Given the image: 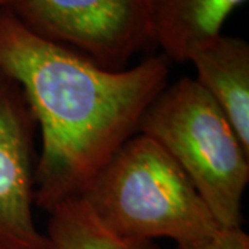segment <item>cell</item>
I'll list each match as a JSON object with an SVG mask.
<instances>
[{
	"mask_svg": "<svg viewBox=\"0 0 249 249\" xmlns=\"http://www.w3.org/2000/svg\"><path fill=\"white\" fill-rule=\"evenodd\" d=\"M170 60L150 55L112 71L86 55L32 34L0 9V73L16 80L40 129L35 204L85 194L93 178L139 132L144 112L168 86Z\"/></svg>",
	"mask_w": 249,
	"mask_h": 249,
	"instance_id": "cell-1",
	"label": "cell"
},
{
	"mask_svg": "<svg viewBox=\"0 0 249 249\" xmlns=\"http://www.w3.org/2000/svg\"><path fill=\"white\" fill-rule=\"evenodd\" d=\"M98 220L126 238L201 244L223 227L178 162L151 137L132 136L80 196Z\"/></svg>",
	"mask_w": 249,
	"mask_h": 249,
	"instance_id": "cell-2",
	"label": "cell"
},
{
	"mask_svg": "<svg viewBox=\"0 0 249 249\" xmlns=\"http://www.w3.org/2000/svg\"><path fill=\"white\" fill-rule=\"evenodd\" d=\"M137 133L178 162L224 229L242 227L249 150L196 78L168 85L144 112Z\"/></svg>",
	"mask_w": 249,
	"mask_h": 249,
	"instance_id": "cell-3",
	"label": "cell"
},
{
	"mask_svg": "<svg viewBox=\"0 0 249 249\" xmlns=\"http://www.w3.org/2000/svg\"><path fill=\"white\" fill-rule=\"evenodd\" d=\"M4 9L32 34L112 71L155 46L151 0H7Z\"/></svg>",
	"mask_w": 249,
	"mask_h": 249,
	"instance_id": "cell-4",
	"label": "cell"
},
{
	"mask_svg": "<svg viewBox=\"0 0 249 249\" xmlns=\"http://www.w3.org/2000/svg\"><path fill=\"white\" fill-rule=\"evenodd\" d=\"M35 127L21 88L0 73V249H45L34 219Z\"/></svg>",
	"mask_w": 249,
	"mask_h": 249,
	"instance_id": "cell-5",
	"label": "cell"
},
{
	"mask_svg": "<svg viewBox=\"0 0 249 249\" xmlns=\"http://www.w3.org/2000/svg\"><path fill=\"white\" fill-rule=\"evenodd\" d=\"M196 80L222 108L249 150V45L241 37L220 35L193 54Z\"/></svg>",
	"mask_w": 249,
	"mask_h": 249,
	"instance_id": "cell-6",
	"label": "cell"
},
{
	"mask_svg": "<svg viewBox=\"0 0 249 249\" xmlns=\"http://www.w3.org/2000/svg\"><path fill=\"white\" fill-rule=\"evenodd\" d=\"M247 0H151L152 34L170 61L187 62L222 35L226 19Z\"/></svg>",
	"mask_w": 249,
	"mask_h": 249,
	"instance_id": "cell-7",
	"label": "cell"
},
{
	"mask_svg": "<svg viewBox=\"0 0 249 249\" xmlns=\"http://www.w3.org/2000/svg\"><path fill=\"white\" fill-rule=\"evenodd\" d=\"M49 214L45 249H158L152 241L111 231L82 198L55 205Z\"/></svg>",
	"mask_w": 249,
	"mask_h": 249,
	"instance_id": "cell-8",
	"label": "cell"
},
{
	"mask_svg": "<svg viewBox=\"0 0 249 249\" xmlns=\"http://www.w3.org/2000/svg\"><path fill=\"white\" fill-rule=\"evenodd\" d=\"M176 249H249V235L242 230V227H237V229L223 227L212 238L201 244L178 247Z\"/></svg>",
	"mask_w": 249,
	"mask_h": 249,
	"instance_id": "cell-9",
	"label": "cell"
},
{
	"mask_svg": "<svg viewBox=\"0 0 249 249\" xmlns=\"http://www.w3.org/2000/svg\"><path fill=\"white\" fill-rule=\"evenodd\" d=\"M6 4H7V0H0V9H1V7H4Z\"/></svg>",
	"mask_w": 249,
	"mask_h": 249,
	"instance_id": "cell-10",
	"label": "cell"
}]
</instances>
